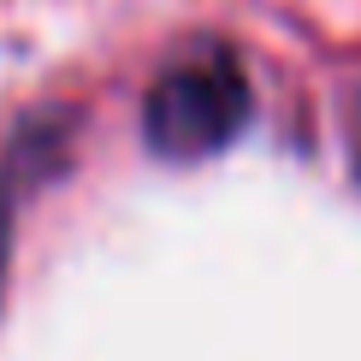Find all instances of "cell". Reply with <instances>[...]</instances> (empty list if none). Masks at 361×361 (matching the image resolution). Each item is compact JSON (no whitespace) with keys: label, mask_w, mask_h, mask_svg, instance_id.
Listing matches in <instances>:
<instances>
[{"label":"cell","mask_w":361,"mask_h":361,"mask_svg":"<svg viewBox=\"0 0 361 361\" xmlns=\"http://www.w3.org/2000/svg\"><path fill=\"white\" fill-rule=\"evenodd\" d=\"M6 267H12V190L0 184V302H6Z\"/></svg>","instance_id":"cell-2"},{"label":"cell","mask_w":361,"mask_h":361,"mask_svg":"<svg viewBox=\"0 0 361 361\" xmlns=\"http://www.w3.org/2000/svg\"><path fill=\"white\" fill-rule=\"evenodd\" d=\"M355 184H361V118H355Z\"/></svg>","instance_id":"cell-3"},{"label":"cell","mask_w":361,"mask_h":361,"mask_svg":"<svg viewBox=\"0 0 361 361\" xmlns=\"http://www.w3.org/2000/svg\"><path fill=\"white\" fill-rule=\"evenodd\" d=\"M249 118H255V83L243 54L219 36H202L178 48L148 83L142 142L148 154L172 160V166H195V160L225 154L249 130Z\"/></svg>","instance_id":"cell-1"}]
</instances>
